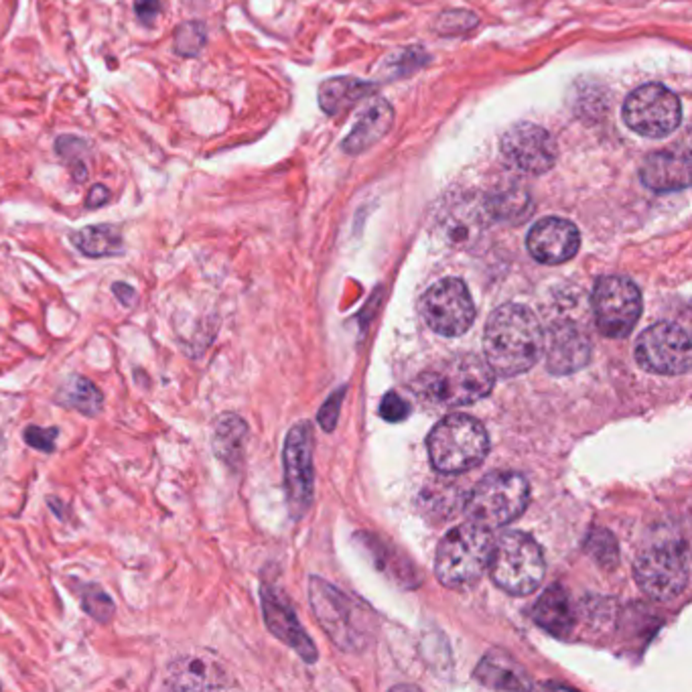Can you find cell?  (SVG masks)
Returning <instances> with one entry per match:
<instances>
[{
  "mask_svg": "<svg viewBox=\"0 0 692 692\" xmlns=\"http://www.w3.org/2000/svg\"><path fill=\"white\" fill-rule=\"evenodd\" d=\"M542 344L540 321L524 305L507 303L489 315L484 336L486 362L502 378H514L534 367L542 356Z\"/></svg>",
  "mask_w": 692,
  "mask_h": 692,
  "instance_id": "1",
  "label": "cell"
},
{
  "mask_svg": "<svg viewBox=\"0 0 692 692\" xmlns=\"http://www.w3.org/2000/svg\"><path fill=\"white\" fill-rule=\"evenodd\" d=\"M494 376L486 360L467 354L431 366L415 380L413 390L435 406H467L492 392Z\"/></svg>",
  "mask_w": 692,
  "mask_h": 692,
  "instance_id": "2",
  "label": "cell"
},
{
  "mask_svg": "<svg viewBox=\"0 0 692 692\" xmlns=\"http://www.w3.org/2000/svg\"><path fill=\"white\" fill-rule=\"evenodd\" d=\"M311 606L321 627L346 652H357L372 642L376 616L362 601L349 597L327 581L313 577L309 583Z\"/></svg>",
  "mask_w": 692,
  "mask_h": 692,
  "instance_id": "3",
  "label": "cell"
},
{
  "mask_svg": "<svg viewBox=\"0 0 692 692\" xmlns=\"http://www.w3.org/2000/svg\"><path fill=\"white\" fill-rule=\"evenodd\" d=\"M494 548L496 538L492 530L476 522L449 530L436 548V579L449 589L473 585L489 568Z\"/></svg>",
  "mask_w": 692,
  "mask_h": 692,
  "instance_id": "4",
  "label": "cell"
},
{
  "mask_svg": "<svg viewBox=\"0 0 692 692\" xmlns=\"http://www.w3.org/2000/svg\"><path fill=\"white\" fill-rule=\"evenodd\" d=\"M426 449L436 471L455 476L473 469L486 459L489 439L486 428L476 418L449 415L428 433Z\"/></svg>",
  "mask_w": 692,
  "mask_h": 692,
  "instance_id": "5",
  "label": "cell"
},
{
  "mask_svg": "<svg viewBox=\"0 0 692 692\" xmlns=\"http://www.w3.org/2000/svg\"><path fill=\"white\" fill-rule=\"evenodd\" d=\"M530 486L527 477L514 471H496L471 489L466 512L471 522L492 530L514 522L527 510Z\"/></svg>",
  "mask_w": 692,
  "mask_h": 692,
  "instance_id": "6",
  "label": "cell"
},
{
  "mask_svg": "<svg viewBox=\"0 0 692 692\" xmlns=\"http://www.w3.org/2000/svg\"><path fill=\"white\" fill-rule=\"evenodd\" d=\"M489 568L499 589L512 595H528L545 577V555L528 534L506 532L496 542Z\"/></svg>",
  "mask_w": 692,
  "mask_h": 692,
  "instance_id": "7",
  "label": "cell"
},
{
  "mask_svg": "<svg viewBox=\"0 0 692 692\" xmlns=\"http://www.w3.org/2000/svg\"><path fill=\"white\" fill-rule=\"evenodd\" d=\"M634 571L639 589L652 599H677L688 585V548L685 542H662L647 547L639 553Z\"/></svg>",
  "mask_w": 692,
  "mask_h": 692,
  "instance_id": "8",
  "label": "cell"
},
{
  "mask_svg": "<svg viewBox=\"0 0 692 692\" xmlns=\"http://www.w3.org/2000/svg\"><path fill=\"white\" fill-rule=\"evenodd\" d=\"M624 120L634 133L646 138L668 136L682 120L678 95L662 84L639 85L624 102Z\"/></svg>",
  "mask_w": 692,
  "mask_h": 692,
  "instance_id": "9",
  "label": "cell"
},
{
  "mask_svg": "<svg viewBox=\"0 0 692 692\" xmlns=\"http://www.w3.org/2000/svg\"><path fill=\"white\" fill-rule=\"evenodd\" d=\"M420 315L428 327L445 337L463 336L476 321V305L459 278H443L420 299Z\"/></svg>",
  "mask_w": 692,
  "mask_h": 692,
  "instance_id": "10",
  "label": "cell"
},
{
  "mask_svg": "<svg viewBox=\"0 0 692 692\" xmlns=\"http://www.w3.org/2000/svg\"><path fill=\"white\" fill-rule=\"evenodd\" d=\"M593 311L597 329L606 337H626L642 315L639 288L624 276H601L593 291Z\"/></svg>",
  "mask_w": 692,
  "mask_h": 692,
  "instance_id": "11",
  "label": "cell"
},
{
  "mask_svg": "<svg viewBox=\"0 0 692 692\" xmlns=\"http://www.w3.org/2000/svg\"><path fill=\"white\" fill-rule=\"evenodd\" d=\"M636 360L644 370L654 374H687L690 367V339L687 331L670 321L647 327L636 344Z\"/></svg>",
  "mask_w": 692,
  "mask_h": 692,
  "instance_id": "12",
  "label": "cell"
},
{
  "mask_svg": "<svg viewBox=\"0 0 692 692\" xmlns=\"http://www.w3.org/2000/svg\"><path fill=\"white\" fill-rule=\"evenodd\" d=\"M283 459L288 510L295 518H301L313 499V435L309 423H299L288 431Z\"/></svg>",
  "mask_w": 692,
  "mask_h": 692,
  "instance_id": "13",
  "label": "cell"
},
{
  "mask_svg": "<svg viewBox=\"0 0 692 692\" xmlns=\"http://www.w3.org/2000/svg\"><path fill=\"white\" fill-rule=\"evenodd\" d=\"M499 146L507 163L530 175L550 171L558 156L553 135L532 122H518L507 128Z\"/></svg>",
  "mask_w": 692,
  "mask_h": 692,
  "instance_id": "14",
  "label": "cell"
},
{
  "mask_svg": "<svg viewBox=\"0 0 692 692\" xmlns=\"http://www.w3.org/2000/svg\"><path fill=\"white\" fill-rule=\"evenodd\" d=\"M163 685L173 690H222L236 687L224 664L212 654L191 652L173 658Z\"/></svg>",
  "mask_w": 692,
  "mask_h": 692,
  "instance_id": "15",
  "label": "cell"
},
{
  "mask_svg": "<svg viewBox=\"0 0 692 692\" xmlns=\"http://www.w3.org/2000/svg\"><path fill=\"white\" fill-rule=\"evenodd\" d=\"M527 246L530 256L542 265H563L579 252L581 234L563 217H542L530 227Z\"/></svg>",
  "mask_w": 692,
  "mask_h": 692,
  "instance_id": "16",
  "label": "cell"
},
{
  "mask_svg": "<svg viewBox=\"0 0 692 692\" xmlns=\"http://www.w3.org/2000/svg\"><path fill=\"white\" fill-rule=\"evenodd\" d=\"M260 599L262 613H265V621L270 634L286 646H291L303 660H317V650H315L311 637L303 632L299 619H296L291 603L285 599V595L273 585H262Z\"/></svg>",
  "mask_w": 692,
  "mask_h": 692,
  "instance_id": "17",
  "label": "cell"
},
{
  "mask_svg": "<svg viewBox=\"0 0 692 692\" xmlns=\"http://www.w3.org/2000/svg\"><path fill=\"white\" fill-rule=\"evenodd\" d=\"M542 352H547V366L553 374H573L591 360V344L573 323H557L545 336Z\"/></svg>",
  "mask_w": 692,
  "mask_h": 692,
  "instance_id": "18",
  "label": "cell"
},
{
  "mask_svg": "<svg viewBox=\"0 0 692 692\" xmlns=\"http://www.w3.org/2000/svg\"><path fill=\"white\" fill-rule=\"evenodd\" d=\"M644 186L656 194L682 191L690 186V159L687 151H662L647 155L639 169Z\"/></svg>",
  "mask_w": 692,
  "mask_h": 692,
  "instance_id": "19",
  "label": "cell"
},
{
  "mask_svg": "<svg viewBox=\"0 0 692 692\" xmlns=\"http://www.w3.org/2000/svg\"><path fill=\"white\" fill-rule=\"evenodd\" d=\"M394 125V110L388 102H374L370 108L364 112V116L357 120V125L352 128V133L346 136L341 148L347 155H360L367 148L374 146L380 138L388 135V130Z\"/></svg>",
  "mask_w": 692,
  "mask_h": 692,
  "instance_id": "20",
  "label": "cell"
},
{
  "mask_svg": "<svg viewBox=\"0 0 692 692\" xmlns=\"http://www.w3.org/2000/svg\"><path fill=\"white\" fill-rule=\"evenodd\" d=\"M532 617L550 636L567 637L575 624V611L571 599H568V593L560 585L548 587L537 606H534Z\"/></svg>",
  "mask_w": 692,
  "mask_h": 692,
  "instance_id": "21",
  "label": "cell"
},
{
  "mask_svg": "<svg viewBox=\"0 0 692 692\" xmlns=\"http://www.w3.org/2000/svg\"><path fill=\"white\" fill-rule=\"evenodd\" d=\"M489 220V214L486 209V204L479 207L466 204L461 207H451L443 214L439 227L443 238L451 244V246L466 248L471 242L477 240L481 227Z\"/></svg>",
  "mask_w": 692,
  "mask_h": 692,
  "instance_id": "22",
  "label": "cell"
},
{
  "mask_svg": "<svg viewBox=\"0 0 692 692\" xmlns=\"http://www.w3.org/2000/svg\"><path fill=\"white\" fill-rule=\"evenodd\" d=\"M476 678L487 688L497 690H528L532 682L528 680L527 672L520 668V664L504 652L487 654L479 662L476 670Z\"/></svg>",
  "mask_w": 692,
  "mask_h": 692,
  "instance_id": "23",
  "label": "cell"
},
{
  "mask_svg": "<svg viewBox=\"0 0 692 692\" xmlns=\"http://www.w3.org/2000/svg\"><path fill=\"white\" fill-rule=\"evenodd\" d=\"M69 242L85 258H110L120 256L125 252V240H122L120 227L112 224L80 227V230L69 234Z\"/></svg>",
  "mask_w": 692,
  "mask_h": 692,
  "instance_id": "24",
  "label": "cell"
},
{
  "mask_svg": "<svg viewBox=\"0 0 692 692\" xmlns=\"http://www.w3.org/2000/svg\"><path fill=\"white\" fill-rule=\"evenodd\" d=\"M248 441V425L238 415H222L214 425V453L227 467L238 469Z\"/></svg>",
  "mask_w": 692,
  "mask_h": 692,
  "instance_id": "25",
  "label": "cell"
},
{
  "mask_svg": "<svg viewBox=\"0 0 692 692\" xmlns=\"http://www.w3.org/2000/svg\"><path fill=\"white\" fill-rule=\"evenodd\" d=\"M374 90L372 84L356 80V77H331L319 85V106L329 116H337Z\"/></svg>",
  "mask_w": 692,
  "mask_h": 692,
  "instance_id": "26",
  "label": "cell"
},
{
  "mask_svg": "<svg viewBox=\"0 0 692 692\" xmlns=\"http://www.w3.org/2000/svg\"><path fill=\"white\" fill-rule=\"evenodd\" d=\"M57 402L61 406L74 408L85 416H98L104 408V394L92 380L74 374L59 388Z\"/></svg>",
  "mask_w": 692,
  "mask_h": 692,
  "instance_id": "27",
  "label": "cell"
},
{
  "mask_svg": "<svg viewBox=\"0 0 692 692\" xmlns=\"http://www.w3.org/2000/svg\"><path fill=\"white\" fill-rule=\"evenodd\" d=\"M484 204L492 220H506V222H520L532 209L530 196L520 187L499 191V194H496L494 197H487Z\"/></svg>",
  "mask_w": 692,
  "mask_h": 692,
  "instance_id": "28",
  "label": "cell"
},
{
  "mask_svg": "<svg viewBox=\"0 0 692 692\" xmlns=\"http://www.w3.org/2000/svg\"><path fill=\"white\" fill-rule=\"evenodd\" d=\"M54 148H55V155L65 163L69 173H72V179L75 183H85L87 165L84 156L90 153V146H87L85 140L75 135H64L55 140Z\"/></svg>",
  "mask_w": 692,
  "mask_h": 692,
  "instance_id": "29",
  "label": "cell"
},
{
  "mask_svg": "<svg viewBox=\"0 0 692 692\" xmlns=\"http://www.w3.org/2000/svg\"><path fill=\"white\" fill-rule=\"evenodd\" d=\"M207 43V27L201 21H186L175 29L173 47L181 57H197Z\"/></svg>",
  "mask_w": 692,
  "mask_h": 692,
  "instance_id": "30",
  "label": "cell"
},
{
  "mask_svg": "<svg viewBox=\"0 0 692 692\" xmlns=\"http://www.w3.org/2000/svg\"><path fill=\"white\" fill-rule=\"evenodd\" d=\"M80 599H82L84 611L92 619L98 621V624H110V621L114 619L116 606H114L110 595L104 591L100 585H94V583L84 585L82 593H80Z\"/></svg>",
  "mask_w": 692,
  "mask_h": 692,
  "instance_id": "31",
  "label": "cell"
},
{
  "mask_svg": "<svg viewBox=\"0 0 692 692\" xmlns=\"http://www.w3.org/2000/svg\"><path fill=\"white\" fill-rule=\"evenodd\" d=\"M587 553H589L601 565H613L617 560L616 538H613L606 530L593 532L589 542H587Z\"/></svg>",
  "mask_w": 692,
  "mask_h": 692,
  "instance_id": "32",
  "label": "cell"
},
{
  "mask_svg": "<svg viewBox=\"0 0 692 692\" xmlns=\"http://www.w3.org/2000/svg\"><path fill=\"white\" fill-rule=\"evenodd\" d=\"M25 443H27L29 446H33V449L37 451H43V453H54L55 451V443H57V436H59V428L55 426H27L25 428Z\"/></svg>",
  "mask_w": 692,
  "mask_h": 692,
  "instance_id": "33",
  "label": "cell"
},
{
  "mask_svg": "<svg viewBox=\"0 0 692 692\" xmlns=\"http://www.w3.org/2000/svg\"><path fill=\"white\" fill-rule=\"evenodd\" d=\"M477 19L471 13H463V11H451L445 13L436 29H439L443 35H455V33H466L471 27H476Z\"/></svg>",
  "mask_w": 692,
  "mask_h": 692,
  "instance_id": "34",
  "label": "cell"
},
{
  "mask_svg": "<svg viewBox=\"0 0 692 692\" xmlns=\"http://www.w3.org/2000/svg\"><path fill=\"white\" fill-rule=\"evenodd\" d=\"M410 415V405L400 398L396 392H388L386 396L382 398L380 405V416L388 423H400V420H406Z\"/></svg>",
  "mask_w": 692,
  "mask_h": 692,
  "instance_id": "35",
  "label": "cell"
},
{
  "mask_svg": "<svg viewBox=\"0 0 692 692\" xmlns=\"http://www.w3.org/2000/svg\"><path fill=\"white\" fill-rule=\"evenodd\" d=\"M135 13L143 25H155L163 13V3L161 0H135Z\"/></svg>",
  "mask_w": 692,
  "mask_h": 692,
  "instance_id": "36",
  "label": "cell"
},
{
  "mask_svg": "<svg viewBox=\"0 0 692 692\" xmlns=\"http://www.w3.org/2000/svg\"><path fill=\"white\" fill-rule=\"evenodd\" d=\"M112 194L110 189L106 186H102V183H95V186L90 187V191H87V197H85V207L87 209H98L102 206H106L110 201Z\"/></svg>",
  "mask_w": 692,
  "mask_h": 692,
  "instance_id": "37",
  "label": "cell"
},
{
  "mask_svg": "<svg viewBox=\"0 0 692 692\" xmlns=\"http://www.w3.org/2000/svg\"><path fill=\"white\" fill-rule=\"evenodd\" d=\"M339 405H341L339 396H331L327 405L323 406V410L319 413V420H321V425L326 426V431H331L333 425L337 423V408H339Z\"/></svg>",
  "mask_w": 692,
  "mask_h": 692,
  "instance_id": "38",
  "label": "cell"
},
{
  "mask_svg": "<svg viewBox=\"0 0 692 692\" xmlns=\"http://www.w3.org/2000/svg\"><path fill=\"white\" fill-rule=\"evenodd\" d=\"M112 293L116 295V299L125 305V306H133L136 301V291L126 283H114L112 285Z\"/></svg>",
  "mask_w": 692,
  "mask_h": 692,
  "instance_id": "39",
  "label": "cell"
}]
</instances>
